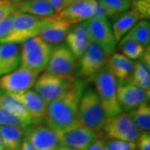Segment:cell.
I'll return each instance as SVG.
<instances>
[{
    "mask_svg": "<svg viewBox=\"0 0 150 150\" xmlns=\"http://www.w3.org/2000/svg\"><path fill=\"white\" fill-rule=\"evenodd\" d=\"M140 131L136 127L129 113L120 112L107 118L102 129L103 139H114L136 142L139 138Z\"/></svg>",
    "mask_w": 150,
    "mask_h": 150,
    "instance_id": "8992f818",
    "label": "cell"
},
{
    "mask_svg": "<svg viewBox=\"0 0 150 150\" xmlns=\"http://www.w3.org/2000/svg\"><path fill=\"white\" fill-rule=\"evenodd\" d=\"M0 106L5 108L6 110H8L11 113L14 114L17 117L21 118L23 121L28 123L29 126H32L33 124L34 125L32 117L30 113L28 112L26 108L10 94L0 92Z\"/></svg>",
    "mask_w": 150,
    "mask_h": 150,
    "instance_id": "cb8c5ba5",
    "label": "cell"
},
{
    "mask_svg": "<svg viewBox=\"0 0 150 150\" xmlns=\"http://www.w3.org/2000/svg\"><path fill=\"white\" fill-rule=\"evenodd\" d=\"M129 83L140 88L149 90L150 88L149 48L138 62L134 63V69Z\"/></svg>",
    "mask_w": 150,
    "mask_h": 150,
    "instance_id": "44dd1931",
    "label": "cell"
},
{
    "mask_svg": "<svg viewBox=\"0 0 150 150\" xmlns=\"http://www.w3.org/2000/svg\"><path fill=\"white\" fill-rule=\"evenodd\" d=\"M83 88V83L74 82L64 94L48 103L44 118L47 127L61 133L79 125V105Z\"/></svg>",
    "mask_w": 150,
    "mask_h": 150,
    "instance_id": "6da1fadb",
    "label": "cell"
},
{
    "mask_svg": "<svg viewBox=\"0 0 150 150\" xmlns=\"http://www.w3.org/2000/svg\"><path fill=\"white\" fill-rule=\"evenodd\" d=\"M87 22L92 42L102 48L108 57L114 54L117 43L113 37L112 25L108 18L89 19Z\"/></svg>",
    "mask_w": 150,
    "mask_h": 150,
    "instance_id": "9c48e42d",
    "label": "cell"
},
{
    "mask_svg": "<svg viewBox=\"0 0 150 150\" xmlns=\"http://www.w3.org/2000/svg\"><path fill=\"white\" fill-rule=\"evenodd\" d=\"M53 45L39 37L24 41L20 49L22 67L40 73L46 69L53 51Z\"/></svg>",
    "mask_w": 150,
    "mask_h": 150,
    "instance_id": "277c9868",
    "label": "cell"
},
{
    "mask_svg": "<svg viewBox=\"0 0 150 150\" xmlns=\"http://www.w3.org/2000/svg\"><path fill=\"white\" fill-rule=\"evenodd\" d=\"M13 4L16 11L33 16L45 18L55 13L48 0H24Z\"/></svg>",
    "mask_w": 150,
    "mask_h": 150,
    "instance_id": "7402d4cb",
    "label": "cell"
},
{
    "mask_svg": "<svg viewBox=\"0 0 150 150\" xmlns=\"http://www.w3.org/2000/svg\"><path fill=\"white\" fill-rule=\"evenodd\" d=\"M74 82V77L43 73L38 77L33 88L34 91L48 104L64 94Z\"/></svg>",
    "mask_w": 150,
    "mask_h": 150,
    "instance_id": "52a82bcc",
    "label": "cell"
},
{
    "mask_svg": "<svg viewBox=\"0 0 150 150\" xmlns=\"http://www.w3.org/2000/svg\"><path fill=\"white\" fill-rule=\"evenodd\" d=\"M57 134L61 147H69L78 150H87L99 138L95 132L81 124Z\"/></svg>",
    "mask_w": 150,
    "mask_h": 150,
    "instance_id": "8fae6325",
    "label": "cell"
},
{
    "mask_svg": "<svg viewBox=\"0 0 150 150\" xmlns=\"http://www.w3.org/2000/svg\"><path fill=\"white\" fill-rule=\"evenodd\" d=\"M45 18L33 16L15 10L10 33L0 43H13L18 44L29 38L38 37Z\"/></svg>",
    "mask_w": 150,
    "mask_h": 150,
    "instance_id": "5b68a950",
    "label": "cell"
},
{
    "mask_svg": "<svg viewBox=\"0 0 150 150\" xmlns=\"http://www.w3.org/2000/svg\"><path fill=\"white\" fill-rule=\"evenodd\" d=\"M118 48L129 59H139L144 54L145 48L129 38L124 37L118 42Z\"/></svg>",
    "mask_w": 150,
    "mask_h": 150,
    "instance_id": "83f0119b",
    "label": "cell"
},
{
    "mask_svg": "<svg viewBox=\"0 0 150 150\" xmlns=\"http://www.w3.org/2000/svg\"><path fill=\"white\" fill-rule=\"evenodd\" d=\"M78 67L77 58L69 48L61 44L53 48L52 54L48 61L46 72L53 74L74 77L73 73Z\"/></svg>",
    "mask_w": 150,
    "mask_h": 150,
    "instance_id": "30bf717a",
    "label": "cell"
},
{
    "mask_svg": "<svg viewBox=\"0 0 150 150\" xmlns=\"http://www.w3.org/2000/svg\"><path fill=\"white\" fill-rule=\"evenodd\" d=\"M105 144L108 150H137L136 142H129L122 140L108 139Z\"/></svg>",
    "mask_w": 150,
    "mask_h": 150,
    "instance_id": "1f68e13d",
    "label": "cell"
},
{
    "mask_svg": "<svg viewBox=\"0 0 150 150\" xmlns=\"http://www.w3.org/2000/svg\"><path fill=\"white\" fill-rule=\"evenodd\" d=\"M82 1H83V0H66L65 1V7L76 4V3H79V2H82Z\"/></svg>",
    "mask_w": 150,
    "mask_h": 150,
    "instance_id": "ab89813d",
    "label": "cell"
},
{
    "mask_svg": "<svg viewBox=\"0 0 150 150\" xmlns=\"http://www.w3.org/2000/svg\"><path fill=\"white\" fill-rule=\"evenodd\" d=\"M39 73L18 67L10 74L0 78V92L13 94L29 90L33 87Z\"/></svg>",
    "mask_w": 150,
    "mask_h": 150,
    "instance_id": "ba28073f",
    "label": "cell"
},
{
    "mask_svg": "<svg viewBox=\"0 0 150 150\" xmlns=\"http://www.w3.org/2000/svg\"><path fill=\"white\" fill-rule=\"evenodd\" d=\"M65 1L66 0H48L49 4L53 8L55 13L63 10L65 8Z\"/></svg>",
    "mask_w": 150,
    "mask_h": 150,
    "instance_id": "74e56055",
    "label": "cell"
},
{
    "mask_svg": "<svg viewBox=\"0 0 150 150\" xmlns=\"http://www.w3.org/2000/svg\"><path fill=\"white\" fill-rule=\"evenodd\" d=\"M96 1H97V0H96Z\"/></svg>",
    "mask_w": 150,
    "mask_h": 150,
    "instance_id": "bcb514c9",
    "label": "cell"
},
{
    "mask_svg": "<svg viewBox=\"0 0 150 150\" xmlns=\"http://www.w3.org/2000/svg\"><path fill=\"white\" fill-rule=\"evenodd\" d=\"M94 83L97 94L107 118L123 112L118 101V80L108 69L107 65L94 75Z\"/></svg>",
    "mask_w": 150,
    "mask_h": 150,
    "instance_id": "3957f363",
    "label": "cell"
},
{
    "mask_svg": "<svg viewBox=\"0 0 150 150\" xmlns=\"http://www.w3.org/2000/svg\"><path fill=\"white\" fill-rule=\"evenodd\" d=\"M0 150H4V144L2 142L1 137H0Z\"/></svg>",
    "mask_w": 150,
    "mask_h": 150,
    "instance_id": "b9f144b4",
    "label": "cell"
},
{
    "mask_svg": "<svg viewBox=\"0 0 150 150\" xmlns=\"http://www.w3.org/2000/svg\"><path fill=\"white\" fill-rule=\"evenodd\" d=\"M58 150H78V149H72V148H69V147H60Z\"/></svg>",
    "mask_w": 150,
    "mask_h": 150,
    "instance_id": "60d3db41",
    "label": "cell"
},
{
    "mask_svg": "<svg viewBox=\"0 0 150 150\" xmlns=\"http://www.w3.org/2000/svg\"><path fill=\"white\" fill-rule=\"evenodd\" d=\"M106 119V113L96 91L88 88L83 92L79 105V124L93 130L100 137Z\"/></svg>",
    "mask_w": 150,
    "mask_h": 150,
    "instance_id": "7a4b0ae2",
    "label": "cell"
},
{
    "mask_svg": "<svg viewBox=\"0 0 150 150\" xmlns=\"http://www.w3.org/2000/svg\"><path fill=\"white\" fill-rule=\"evenodd\" d=\"M107 67L119 82H129L134 69V62L122 54L114 53L108 57Z\"/></svg>",
    "mask_w": 150,
    "mask_h": 150,
    "instance_id": "ffe728a7",
    "label": "cell"
},
{
    "mask_svg": "<svg viewBox=\"0 0 150 150\" xmlns=\"http://www.w3.org/2000/svg\"><path fill=\"white\" fill-rule=\"evenodd\" d=\"M71 28V24L56 17L55 13L44 18L38 36L48 44L54 45L64 42Z\"/></svg>",
    "mask_w": 150,
    "mask_h": 150,
    "instance_id": "9a60e30c",
    "label": "cell"
},
{
    "mask_svg": "<svg viewBox=\"0 0 150 150\" xmlns=\"http://www.w3.org/2000/svg\"><path fill=\"white\" fill-rule=\"evenodd\" d=\"M139 144L137 147H139V150H150V134L149 132H144L140 134L139 139Z\"/></svg>",
    "mask_w": 150,
    "mask_h": 150,
    "instance_id": "d590c367",
    "label": "cell"
},
{
    "mask_svg": "<svg viewBox=\"0 0 150 150\" xmlns=\"http://www.w3.org/2000/svg\"><path fill=\"white\" fill-rule=\"evenodd\" d=\"M78 74L81 77H92L107 64L108 57L102 48L92 43L79 58Z\"/></svg>",
    "mask_w": 150,
    "mask_h": 150,
    "instance_id": "4fadbf2b",
    "label": "cell"
},
{
    "mask_svg": "<svg viewBox=\"0 0 150 150\" xmlns=\"http://www.w3.org/2000/svg\"><path fill=\"white\" fill-rule=\"evenodd\" d=\"M87 21L77 23L74 28H71L65 38L66 46L77 59H79L93 43Z\"/></svg>",
    "mask_w": 150,
    "mask_h": 150,
    "instance_id": "e0dca14e",
    "label": "cell"
},
{
    "mask_svg": "<svg viewBox=\"0 0 150 150\" xmlns=\"http://www.w3.org/2000/svg\"><path fill=\"white\" fill-rule=\"evenodd\" d=\"M118 101L123 111H130L140 104L149 102L150 93L149 90L140 88L127 82H119L117 88Z\"/></svg>",
    "mask_w": 150,
    "mask_h": 150,
    "instance_id": "5bb4252c",
    "label": "cell"
},
{
    "mask_svg": "<svg viewBox=\"0 0 150 150\" xmlns=\"http://www.w3.org/2000/svg\"><path fill=\"white\" fill-rule=\"evenodd\" d=\"M99 2L112 12L113 16L129 10L131 6V3L128 0H99Z\"/></svg>",
    "mask_w": 150,
    "mask_h": 150,
    "instance_id": "f546056e",
    "label": "cell"
},
{
    "mask_svg": "<svg viewBox=\"0 0 150 150\" xmlns=\"http://www.w3.org/2000/svg\"><path fill=\"white\" fill-rule=\"evenodd\" d=\"M24 134V129L19 127L0 126V137L4 150H20Z\"/></svg>",
    "mask_w": 150,
    "mask_h": 150,
    "instance_id": "d4e9b609",
    "label": "cell"
},
{
    "mask_svg": "<svg viewBox=\"0 0 150 150\" xmlns=\"http://www.w3.org/2000/svg\"><path fill=\"white\" fill-rule=\"evenodd\" d=\"M128 1H129V2H130V3H132V2H133V1H134V0H128Z\"/></svg>",
    "mask_w": 150,
    "mask_h": 150,
    "instance_id": "f6af8a7d",
    "label": "cell"
},
{
    "mask_svg": "<svg viewBox=\"0 0 150 150\" xmlns=\"http://www.w3.org/2000/svg\"><path fill=\"white\" fill-rule=\"evenodd\" d=\"M14 11H15V8L13 3L8 2V1H4V3H2L0 4V22Z\"/></svg>",
    "mask_w": 150,
    "mask_h": 150,
    "instance_id": "e575fe53",
    "label": "cell"
},
{
    "mask_svg": "<svg viewBox=\"0 0 150 150\" xmlns=\"http://www.w3.org/2000/svg\"><path fill=\"white\" fill-rule=\"evenodd\" d=\"M139 19V17L133 10L123 12L115 19L112 25V29L116 43L130 31Z\"/></svg>",
    "mask_w": 150,
    "mask_h": 150,
    "instance_id": "603a6c76",
    "label": "cell"
},
{
    "mask_svg": "<svg viewBox=\"0 0 150 150\" xmlns=\"http://www.w3.org/2000/svg\"><path fill=\"white\" fill-rule=\"evenodd\" d=\"M0 126H14L24 129L29 127V125L24 121H23L21 118L11 113L1 106H0Z\"/></svg>",
    "mask_w": 150,
    "mask_h": 150,
    "instance_id": "f1b7e54d",
    "label": "cell"
},
{
    "mask_svg": "<svg viewBox=\"0 0 150 150\" xmlns=\"http://www.w3.org/2000/svg\"><path fill=\"white\" fill-rule=\"evenodd\" d=\"M97 2L96 0H83L65 7L55 15L69 24L83 23L91 19L96 9Z\"/></svg>",
    "mask_w": 150,
    "mask_h": 150,
    "instance_id": "2e32d148",
    "label": "cell"
},
{
    "mask_svg": "<svg viewBox=\"0 0 150 150\" xmlns=\"http://www.w3.org/2000/svg\"><path fill=\"white\" fill-rule=\"evenodd\" d=\"M20 150H35V149H34V148L33 147V145L31 144V143H30L27 138L24 136L23 140V143H22L21 148H20Z\"/></svg>",
    "mask_w": 150,
    "mask_h": 150,
    "instance_id": "f35d334b",
    "label": "cell"
},
{
    "mask_svg": "<svg viewBox=\"0 0 150 150\" xmlns=\"http://www.w3.org/2000/svg\"><path fill=\"white\" fill-rule=\"evenodd\" d=\"M24 136L35 150H58L61 147L58 134L47 126H29Z\"/></svg>",
    "mask_w": 150,
    "mask_h": 150,
    "instance_id": "7c38bea8",
    "label": "cell"
},
{
    "mask_svg": "<svg viewBox=\"0 0 150 150\" xmlns=\"http://www.w3.org/2000/svg\"><path fill=\"white\" fill-rule=\"evenodd\" d=\"M87 150H108V149L105 139H98L92 144Z\"/></svg>",
    "mask_w": 150,
    "mask_h": 150,
    "instance_id": "8d00e7d4",
    "label": "cell"
},
{
    "mask_svg": "<svg viewBox=\"0 0 150 150\" xmlns=\"http://www.w3.org/2000/svg\"><path fill=\"white\" fill-rule=\"evenodd\" d=\"M20 48L18 43H1L0 77L16 70L20 65Z\"/></svg>",
    "mask_w": 150,
    "mask_h": 150,
    "instance_id": "d6986e66",
    "label": "cell"
},
{
    "mask_svg": "<svg viewBox=\"0 0 150 150\" xmlns=\"http://www.w3.org/2000/svg\"><path fill=\"white\" fill-rule=\"evenodd\" d=\"M113 14L112 12L106 6H104L99 1L97 2L96 9L94 11V13L91 19H103L108 18V17H112Z\"/></svg>",
    "mask_w": 150,
    "mask_h": 150,
    "instance_id": "836d02e7",
    "label": "cell"
},
{
    "mask_svg": "<svg viewBox=\"0 0 150 150\" xmlns=\"http://www.w3.org/2000/svg\"><path fill=\"white\" fill-rule=\"evenodd\" d=\"M10 95L14 97L26 108L28 112L30 113L32 117L34 125L44 122L48 104L36 92L29 89L18 93H13Z\"/></svg>",
    "mask_w": 150,
    "mask_h": 150,
    "instance_id": "ac0fdd59",
    "label": "cell"
},
{
    "mask_svg": "<svg viewBox=\"0 0 150 150\" xmlns=\"http://www.w3.org/2000/svg\"><path fill=\"white\" fill-rule=\"evenodd\" d=\"M125 36L141 44L144 48H149L150 43L149 23L145 20L139 21Z\"/></svg>",
    "mask_w": 150,
    "mask_h": 150,
    "instance_id": "4316f807",
    "label": "cell"
},
{
    "mask_svg": "<svg viewBox=\"0 0 150 150\" xmlns=\"http://www.w3.org/2000/svg\"><path fill=\"white\" fill-rule=\"evenodd\" d=\"M129 115L140 132H149L150 129V107L149 103H144L139 107L129 111Z\"/></svg>",
    "mask_w": 150,
    "mask_h": 150,
    "instance_id": "484cf974",
    "label": "cell"
},
{
    "mask_svg": "<svg viewBox=\"0 0 150 150\" xmlns=\"http://www.w3.org/2000/svg\"><path fill=\"white\" fill-rule=\"evenodd\" d=\"M4 1H6V0H0V4H1L2 3H4Z\"/></svg>",
    "mask_w": 150,
    "mask_h": 150,
    "instance_id": "ee69618b",
    "label": "cell"
},
{
    "mask_svg": "<svg viewBox=\"0 0 150 150\" xmlns=\"http://www.w3.org/2000/svg\"><path fill=\"white\" fill-rule=\"evenodd\" d=\"M8 2H10V3H18V2H21V1H24V0H6Z\"/></svg>",
    "mask_w": 150,
    "mask_h": 150,
    "instance_id": "7bdbcfd3",
    "label": "cell"
},
{
    "mask_svg": "<svg viewBox=\"0 0 150 150\" xmlns=\"http://www.w3.org/2000/svg\"><path fill=\"white\" fill-rule=\"evenodd\" d=\"M131 10L135 12L139 18L149 19L150 17V0H134L131 3Z\"/></svg>",
    "mask_w": 150,
    "mask_h": 150,
    "instance_id": "4dcf8cb0",
    "label": "cell"
},
{
    "mask_svg": "<svg viewBox=\"0 0 150 150\" xmlns=\"http://www.w3.org/2000/svg\"><path fill=\"white\" fill-rule=\"evenodd\" d=\"M14 12H13L8 16H7L0 22V42L4 40L9 33L13 28V21Z\"/></svg>",
    "mask_w": 150,
    "mask_h": 150,
    "instance_id": "d6a6232c",
    "label": "cell"
}]
</instances>
